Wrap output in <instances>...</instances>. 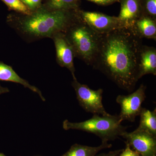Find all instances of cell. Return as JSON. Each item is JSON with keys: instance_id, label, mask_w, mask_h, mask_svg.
<instances>
[{"instance_id": "cell-9", "label": "cell", "mask_w": 156, "mask_h": 156, "mask_svg": "<svg viewBox=\"0 0 156 156\" xmlns=\"http://www.w3.org/2000/svg\"><path fill=\"white\" fill-rule=\"evenodd\" d=\"M52 38L56 48L57 63L61 67L66 68L69 70L73 80L76 79L74 64L75 55L72 46L63 33L56 34Z\"/></svg>"}, {"instance_id": "cell-24", "label": "cell", "mask_w": 156, "mask_h": 156, "mask_svg": "<svg viewBox=\"0 0 156 156\" xmlns=\"http://www.w3.org/2000/svg\"><path fill=\"white\" fill-rule=\"evenodd\" d=\"M0 156H6L4 154L2 153H0Z\"/></svg>"}, {"instance_id": "cell-12", "label": "cell", "mask_w": 156, "mask_h": 156, "mask_svg": "<svg viewBox=\"0 0 156 156\" xmlns=\"http://www.w3.org/2000/svg\"><path fill=\"white\" fill-rule=\"evenodd\" d=\"M139 0H122L118 19L124 27L129 28L142 14L140 13Z\"/></svg>"}, {"instance_id": "cell-5", "label": "cell", "mask_w": 156, "mask_h": 156, "mask_svg": "<svg viewBox=\"0 0 156 156\" xmlns=\"http://www.w3.org/2000/svg\"><path fill=\"white\" fill-rule=\"evenodd\" d=\"M72 85L75 91L79 104L86 112L101 115L109 114L102 103L103 89L93 90L87 85L79 83L76 79H74Z\"/></svg>"}, {"instance_id": "cell-10", "label": "cell", "mask_w": 156, "mask_h": 156, "mask_svg": "<svg viewBox=\"0 0 156 156\" xmlns=\"http://www.w3.org/2000/svg\"><path fill=\"white\" fill-rule=\"evenodd\" d=\"M128 28L140 38L156 41V19L150 16L141 15Z\"/></svg>"}, {"instance_id": "cell-13", "label": "cell", "mask_w": 156, "mask_h": 156, "mask_svg": "<svg viewBox=\"0 0 156 156\" xmlns=\"http://www.w3.org/2000/svg\"><path fill=\"white\" fill-rule=\"evenodd\" d=\"M0 81H9L21 84L25 88L29 89L33 92L38 94L43 101L46 99L43 96L41 92L36 87L30 85L27 81L20 77L10 66L0 62Z\"/></svg>"}, {"instance_id": "cell-23", "label": "cell", "mask_w": 156, "mask_h": 156, "mask_svg": "<svg viewBox=\"0 0 156 156\" xmlns=\"http://www.w3.org/2000/svg\"><path fill=\"white\" fill-rule=\"evenodd\" d=\"M9 92H10V90H9V88H7V87H3L0 84V95L3 94H5V93H8Z\"/></svg>"}, {"instance_id": "cell-7", "label": "cell", "mask_w": 156, "mask_h": 156, "mask_svg": "<svg viewBox=\"0 0 156 156\" xmlns=\"http://www.w3.org/2000/svg\"><path fill=\"white\" fill-rule=\"evenodd\" d=\"M122 136L140 156H156V136L136 128L130 133L126 131Z\"/></svg>"}, {"instance_id": "cell-21", "label": "cell", "mask_w": 156, "mask_h": 156, "mask_svg": "<svg viewBox=\"0 0 156 156\" xmlns=\"http://www.w3.org/2000/svg\"><path fill=\"white\" fill-rule=\"evenodd\" d=\"M123 149L116 150L111 151L107 153H101L96 154L95 156H117L122 151Z\"/></svg>"}, {"instance_id": "cell-4", "label": "cell", "mask_w": 156, "mask_h": 156, "mask_svg": "<svg viewBox=\"0 0 156 156\" xmlns=\"http://www.w3.org/2000/svg\"><path fill=\"white\" fill-rule=\"evenodd\" d=\"M64 34L72 46L75 57L92 66L97 53L101 34L93 30L80 17Z\"/></svg>"}, {"instance_id": "cell-19", "label": "cell", "mask_w": 156, "mask_h": 156, "mask_svg": "<svg viewBox=\"0 0 156 156\" xmlns=\"http://www.w3.org/2000/svg\"><path fill=\"white\" fill-rule=\"evenodd\" d=\"M30 10H34L39 7L41 0H21Z\"/></svg>"}, {"instance_id": "cell-22", "label": "cell", "mask_w": 156, "mask_h": 156, "mask_svg": "<svg viewBox=\"0 0 156 156\" xmlns=\"http://www.w3.org/2000/svg\"><path fill=\"white\" fill-rule=\"evenodd\" d=\"M96 4L100 5H105L110 4L114 2V0H88Z\"/></svg>"}, {"instance_id": "cell-25", "label": "cell", "mask_w": 156, "mask_h": 156, "mask_svg": "<svg viewBox=\"0 0 156 156\" xmlns=\"http://www.w3.org/2000/svg\"><path fill=\"white\" fill-rule=\"evenodd\" d=\"M114 1H116V0H114Z\"/></svg>"}, {"instance_id": "cell-20", "label": "cell", "mask_w": 156, "mask_h": 156, "mask_svg": "<svg viewBox=\"0 0 156 156\" xmlns=\"http://www.w3.org/2000/svg\"><path fill=\"white\" fill-rule=\"evenodd\" d=\"M126 147L119 154V156H140L136 151L131 149V147L128 143L126 142Z\"/></svg>"}, {"instance_id": "cell-1", "label": "cell", "mask_w": 156, "mask_h": 156, "mask_svg": "<svg viewBox=\"0 0 156 156\" xmlns=\"http://www.w3.org/2000/svg\"><path fill=\"white\" fill-rule=\"evenodd\" d=\"M142 45V39L126 27L101 34L92 66L121 89L132 92L140 79L139 56Z\"/></svg>"}, {"instance_id": "cell-15", "label": "cell", "mask_w": 156, "mask_h": 156, "mask_svg": "<svg viewBox=\"0 0 156 156\" xmlns=\"http://www.w3.org/2000/svg\"><path fill=\"white\" fill-rule=\"evenodd\" d=\"M140 121L137 129L156 136V108L153 111L142 108L139 115Z\"/></svg>"}, {"instance_id": "cell-16", "label": "cell", "mask_w": 156, "mask_h": 156, "mask_svg": "<svg viewBox=\"0 0 156 156\" xmlns=\"http://www.w3.org/2000/svg\"><path fill=\"white\" fill-rule=\"evenodd\" d=\"M12 10L27 15L31 14L30 10L21 2V0H1Z\"/></svg>"}, {"instance_id": "cell-2", "label": "cell", "mask_w": 156, "mask_h": 156, "mask_svg": "<svg viewBox=\"0 0 156 156\" xmlns=\"http://www.w3.org/2000/svg\"><path fill=\"white\" fill-rule=\"evenodd\" d=\"M80 16H73L66 10L39 11L27 15L20 23L24 33L36 37H53L65 33Z\"/></svg>"}, {"instance_id": "cell-14", "label": "cell", "mask_w": 156, "mask_h": 156, "mask_svg": "<svg viewBox=\"0 0 156 156\" xmlns=\"http://www.w3.org/2000/svg\"><path fill=\"white\" fill-rule=\"evenodd\" d=\"M112 147V144L106 142H102L100 145L97 147L75 144L71 147L68 151L60 156H95L100 151L110 148Z\"/></svg>"}, {"instance_id": "cell-3", "label": "cell", "mask_w": 156, "mask_h": 156, "mask_svg": "<svg viewBox=\"0 0 156 156\" xmlns=\"http://www.w3.org/2000/svg\"><path fill=\"white\" fill-rule=\"evenodd\" d=\"M122 121L119 115L93 114L91 119L80 122L64 120L62 127L65 130L73 129L92 133L98 136L102 142H108L122 136L127 131V127L122 125Z\"/></svg>"}, {"instance_id": "cell-18", "label": "cell", "mask_w": 156, "mask_h": 156, "mask_svg": "<svg viewBox=\"0 0 156 156\" xmlns=\"http://www.w3.org/2000/svg\"><path fill=\"white\" fill-rule=\"evenodd\" d=\"M144 8L146 11L144 15L150 16L156 19V0H145Z\"/></svg>"}, {"instance_id": "cell-8", "label": "cell", "mask_w": 156, "mask_h": 156, "mask_svg": "<svg viewBox=\"0 0 156 156\" xmlns=\"http://www.w3.org/2000/svg\"><path fill=\"white\" fill-rule=\"evenodd\" d=\"M79 15L84 22L100 34L124 27L118 17H111L98 12L90 11L81 12Z\"/></svg>"}, {"instance_id": "cell-6", "label": "cell", "mask_w": 156, "mask_h": 156, "mask_svg": "<svg viewBox=\"0 0 156 156\" xmlns=\"http://www.w3.org/2000/svg\"><path fill=\"white\" fill-rule=\"evenodd\" d=\"M147 87L141 84L135 92L129 95H119L116 101L121 106V112L119 116L123 121L127 120L133 122L136 117L139 115L142 107V104L145 100Z\"/></svg>"}, {"instance_id": "cell-17", "label": "cell", "mask_w": 156, "mask_h": 156, "mask_svg": "<svg viewBox=\"0 0 156 156\" xmlns=\"http://www.w3.org/2000/svg\"><path fill=\"white\" fill-rule=\"evenodd\" d=\"M79 0H50L49 5L53 10H63L71 8Z\"/></svg>"}, {"instance_id": "cell-11", "label": "cell", "mask_w": 156, "mask_h": 156, "mask_svg": "<svg viewBox=\"0 0 156 156\" xmlns=\"http://www.w3.org/2000/svg\"><path fill=\"white\" fill-rule=\"evenodd\" d=\"M147 74L156 75V49L143 45L139 56V79Z\"/></svg>"}]
</instances>
